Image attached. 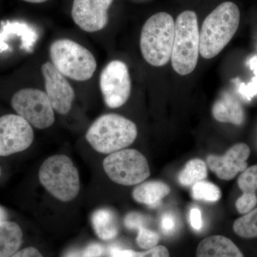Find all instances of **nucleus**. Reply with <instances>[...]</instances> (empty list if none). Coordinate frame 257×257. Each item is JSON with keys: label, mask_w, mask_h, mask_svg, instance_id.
<instances>
[{"label": "nucleus", "mask_w": 257, "mask_h": 257, "mask_svg": "<svg viewBox=\"0 0 257 257\" xmlns=\"http://www.w3.org/2000/svg\"><path fill=\"white\" fill-rule=\"evenodd\" d=\"M240 23V11L231 2L221 3L208 15L199 32V53L203 58H214L234 36Z\"/></svg>", "instance_id": "nucleus-1"}, {"label": "nucleus", "mask_w": 257, "mask_h": 257, "mask_svg": "<svg viewBox=\"0 0 257 257\" xmlns=\"http://www.w3.org/2000/svg\"><path fill=\"white\" fill-rule=\"evenodd\" d=\"M138 135V127L131 120L119 114H106L92 123L85 138L95 151L109 155L130 146Z\"/></svg>", "instance_id": "nucleus-2"}, {"label": "nucleus", "mask_w": 257, "mask_h": 257, "mask_svg": "<svg viewBox=\"0 0 257 257\" xmlns=\"http://www.w3.org/2000/svg\"><path fill=\"white\" fill-rule=\"evenodd\" d=\"M175 35V22L167 13L152 15L144 25L140 49L144 59L154 67H162L172 57Z\"/></svg>", "instance_id": "nucleus-3"}, {"label": "nucleus", "mask_w": 257, "mask_h": 257, "mask_svg": "<svg viewBox=\"0 0 257 257\" xmlns=\"http://www.w3.org/2000/svg\"><path fill=\"white\" fill-rule=\"evenodd\" d=\"M39 179L47 192L61 202L73 200L80 190L78 170L67 155H53L44 161Z\"/></svg>", "instance_id": "nucleus-4"}, {"label": "nucleus", "mask_w": 257, "mask_h": 257, "mask_svg": "<svg viewBox=\"0 0 257 257\" xmlns=\"http://www.w3.org/2000/svg\"><path fill=\"white\" fill-rule=\"evenodd\" d=\"M199 55V30L197 16L187 10L175 21V35L172 49V65L179 75L192 73L197 67Z\"/></svg>", "instance_id": "nucleus-5"}, {"label": "nucleus", "mask_w": 257, "mask_h": 257, "mask_svg": "<svg viewBox=\"0 0 257 257\" xmlns=\"http://www.w3.org/2000/svg\"><path fill=\"white\" fill-rule=\"evenodd\" d=\"M50 55L51 62L61 74L79 82L92 78L97 67L90 51L68 39L52 42Z\"/></svg>", "instance_id": "nucleus-6"}, {"label": "nucleus", "mask_w": 257, "mask_h": 257, "mask_svg": "<svg viewBox=\"0 0 257 257\" xmlns=\"http://www.w3.org/2000/svg\"><path fill=\"white\" fill-rule=\"evenodd\" d=\"M103 169L111 181L124 186L142 183L150 176L146 157L134 149L109 154L103 161Z\"/></svg>", "instance_id": "nucleus-7"}, {"label": "nucleus", "mask_w": 257, "mask_h": 257, "mask_svg": "<svg viewBox=\"0 0 257 257\" xmlns=\"http://www.w3.org/2000/svg\"><path fill=\"white\" fill-rule=\"evenodd\" d=\"M11 104L18 115L34 127L45 130L55 123V110L46 93L40 89L26 88L18 91Z\"/></svg>", "instance_id": "nucleus-8"}, {"label": "nucleus", "mask_w": 257, "mask_h": 257, "mask_svg": "<svg viewBox=\"0 0 257 257\" xmlns=\"http://www.w3.org/2000/svg\"><path fill=\"white\" fill-rule=\"evenodd\" d=\"M99 87L108 107L116 109L124 105L132 90L127 65L122 61H111L101 71Z\"/></svg>", "instance_id": "nucleus-9"}, {"label": "nucleus", "mask_w": 257, "mask_h": 257, "mask_svg": "<svg viewBox=\"0 0 257 257\" xmlns=\"http://www.w3.org/2000/svg\"><path fill=\"white\" fill-rule=\"evenodd\" d=\"M33 141L32 126L21 116L6 114L0 117V156L25 151Z\"/></svg>", "instance_id": "nucleus-10"}, {"label": "nucleus", "mask_w": 257, "mask_h": 257, "mask_svg": "<svg viewBox=\"0 0 257 257\" xmlns=\"http://www.w3.org/2000/svg\"><path fill=\"white\" fill-rule=\"evenodd\" d=\"M41 70L45 79V93L54 110L60 114H68L75 98L73 88L52 62H45Z\"/></svg>", "instance_id": "nucleus-11"}, {"label": "nucleus", "mask_w": 257, "mask_h": 257, "mask_svg": "<svg viewBox=\"0 0 257 257\" xmlns=\"http://www.w3.org/2000/svg\"><path fill=\"white\" fill-rule=\"evenodd\" d=\"M114 0H74L72 18L74 23L87 32L103 30L109 22L108 10Z\"/></svg>", "instance_id": "nucleus-12"}, {"label": "nucleus", "mask_w": 257, "mask_h": 257, "mask_svg": "<svg viewBox=\"0 0 257 257\" xmlns=\"http://www.w3.org/2000/svg\"><path fill=\"white\" fill-rule=\"evenodd\" d=\"M250 149L244 143H238L230 147L222 156L209 155L207 164L209 168L219 179L229 181L247 168L246 160Z\"/></svg>", "instance_id": "nucleus-13"}, {"label": "nucleus", "mask_w": 257, "mask_h": 257, "mask_svg": "<svg viewBox=\"0 0 257 257\" xmlns=\"http://www.w3.org/2000/svg\"><path fill=\"white\" fill-rule=\"evenodd\" d=\"M212 115L219 122L231 123L240 126L245 119L241 101L231 93L224 92L213 104Z\"/></svg>", "instance_id": "nucleus-14"}, {"label": "nucleus", "mask_w": 257, "mask_h": 257, "mask_svg": "<svg viewBox=\"0 0 257 257\" xmlns=\"http://www.w3.org/2000/svg\"><path fill=\"white\" fill-rule=\"evenodd\" d=\"M197 257H244L231 239L214 235L203 239L199 243Z\"/></svg>", "instance_id": "nucleus-15"}, {"label": "nucleus", "mask_w": 257, "mask_h": 257, "mask_svg": "<svg viewBox=\"0 0 257 257\" xmlns=\"http://www.w3.org/2000/svg\"><path fill=\"white\" fill-rule=\"evenodd\" d=\"M170 192V187L165 182L150 181L135 187L133 192V197L136 202L146 204L150 207H157L160 205L162 199Z\"/></svg>", "instance_id": "nucleus-16"}, {"label": "nucleus", "mask_w": 257, "mask_h": 257, "mask_svg": "<svg viewBox=\"0 0 257 257\" xmlns=\"http://www.w3.org/2000/svg\"><path fill=\"white\" fill-rule=\"evenodd\" d=\"M21 39L20 48L31 52L39 39L38 34L28 25L22 23H8L0 30V52H4L5 42L11 37Z\"/></svg>", "instance_id": "nucleus-17"}, {"label": "nucleus", "mask_w": 257, "mask_h": 257, "mask_svg": "<svg viewBox=\"0 0 257 257\" xmlns=\"http://www.w3.org/2000/svg\"><path fill=\"white\" fill-rule=\"evenodd\" d=\"M21 228L13 221H0V257H11L23 243Z\"/></svg>", "instance_id": "nucleus-18"}, {"label": "nucleus", "mask_w": 257, "mask_h": 257, "mask_svg": "<svg viewBox=\"0 0 257 257\" xmlns=\"http://www.w3.org/2000/svg\"><path fill=\"white\" fill-rule=\"evenodd\" d=\"M92 224L99 239L107 241L114 239L118 234L117 219L110 209L103 208L94 211L92 216Z\"/></svg>", "instance_id": "nucleus-19"}, {"label": "nucleus", "mask_w": 257, "mask_h": 257, "mask_svg": "<svg viewBox=\"0 0 257 257\" xmlns=\"http://www.w3.org/2000/svg\"><path fill=\"white\" fill-rule=\"evenodd\" d=\"M207 177V167L205 162L200 159H193L179 172L178 181L181 185L189 187L204 180Z\"/></svg>", "instance_id": "nucleus-20"}, {"label": "nucleus", "mask_w": 257, "mask_h": 257, "mask_svg": "<svg viewBox=\"0 0 257 257\" xmlns=\"http://www.w3.org/2000/svg\"><path fill=\"white\" fill-rule=\"evenodd\" d=\"M233 229L238 236L244 239L257 237V207L236 219Z\"/></svg>", "instance_id": "nucleus-21"}, {"label": "nucleus", "mask_w": 257, "mask_h": 257, "mask_svg": "<svg viewBox=\"0 0 257 257\" xmlns=\"http://www.w3.org/2000/svg\"><path fill=\"white\" fill-rule=\"evenodd\" d=\"M192 195L197 200L215 202L220 199L221 193L215 184L203 180L192 186Z\"/></svg>", "instance_id": "nucleus-22"}, {"label": "nucleus", "mask_w": 257, "mask_h": 257, "mask_svg": "<svg viewBox=\"0 0 257 257\" xmlns=\"http://www.w3.org/2000/svg\"><path fill=\"white\" fill-rule=\"evenodd\" d=\"M111 257H170V251L165 246H156L146 251H135L132 249H111Z\"/></svg>", "instance_id": "nucleus-23"}, {"label": "nucleus", "mask_w": 257, "mask_h": 257, "mask_svg": "<svg viewBox=\"0 0 257 257\" xmlns=\"http://www.w3.org/2000/svg\"><path fill=\"white\" fill-rule=\"evenodd\" d=\"M238 186L243 194H256L257 191V165L247 167L238 179Z\"/></svg>", "instance_id": "nucleus-24"}, {"label": "nucleus", "mask_w": 257, "mask_h": 257, "mask_svg": "<svg viewBox=\"0 0 257 257\" xmlns=\"http://www.w3.org/2000/svg\"><path fill=\"white\" fill-rule=\"evenodd\" d=\"M138 231L137 243L140 247L148 250L157 246L160 241V235L157 232L147 229L145 226L140 228Z\"/></svg>", "instance_id": "nucleus-25"}, {"label": "nucleus", "mask_w": 257, "mask_h": 257, "mask_svg": "<svg viewBox=\"0 0 257 257\" xmlns=\"http://www.w3.org/2000/svg\"><path fill=\"white\" fill-rule=\"evenodd\" d=\"M257 204L256 194H243L236 202V208L239 213L245 214L252 210Z\"/></svg>", "instance_id": "nucleus-26"}, {"label": "nucleus", "mask_w": 257, "mask_h": 257, "mask_svg": "<svg viewBox=\"0 0 257 257\" xmlns=\"http://www.w3.org/2000/svg\"><path fill=\"white\" fill-rule=\"evenodd\" d=\"M147 218L138 212H130L124 218V226L127 229L139 230L145 226Z\"/></svg>", "instance_id": "nucleus-27"}, {"label": "nucleus", "mask_w": 257, "mask_h": 257, "mask_svg": "<svg viewBox=\"0 0 257 257\" xmlns=\"http://www.w3.org/2000/svg\"><path fill=\"white\" fill-rule=\"evenodd\" d=\"M161 229L165 234H171L175 229V221L171 214H165L161 219Z\"/></svg>", "instance_id": "nucleus-28"}, {"label": "nucleus", "mask_w": 257, "mask_h": 257, "mask_svg": "<svg viewBox=\"0 0 257 257\" xmlns=\"http://www.w3.org/2000/svg\"><path fill=\"white\" fill-rule=\"evenodd\" d=\"M189 220L191 225L194 229L199 231L202 227V213L198 208L194 207L191 209L189 214Z\"/></svg>", "instance_id": "nucleus-29"}, {"label": "nucleus", "mask_w": 257, "mask_h": 257, "mask_svg": "<svg viewBox=\"0 0 257 257\" xmlns=\"http://www.w3.org/2000/svg\"><path fill=\"white\" fill-rule=\"evenodd\" d=\"M83 250L87 257H101L104 251V246L98 243H90Z\"/></svg>", "instance_id": "nucleus-30"}, {"label": "nucleus", "mask_w": 257, "mask_h": 257, "mask_svg": "<svg viewBox=\"0 0 257 257\" xmlns=\"http://www.w3.org/2000/svg\"><path fill=\"white\" fill-rule=\"evenodd\" d=\"M11 257H44L40 251L35 247L23 248L20 251H17Z\"/></svg>", "instance_id": "nucleus-31"}, {"label": "nucleus", "mask_w": 257, "mask_h": 257, "mask_svg": "<svg viewBox=\"0 0 257 257\" xmlns=\"http://www.w3.org/2000/svg\"><path fill=\"white\" fill-rule=\"evenodd\" d=\"M65 257H87L84 252V250L74 249L69 251Z\"/></svg>", "instance_id": "nucleus-32"}, {"label": "nucleus", "mask_w": 257, "mask_h": 257, "mask_svg": "<svg viewBox=\"0 0 257 257\" xmlns=\"http://www.w3.org/2000/svg\"><path fill=\"white\" fill-rule=\"evenodd\" d=\"M7 218H8V214H7L6 211L4 208L0 206V221L7 220Z\"/></svg>", "instance_id": "nucleus-33"}, {"label": "nucleus", "mask_w": 257, "mask_h": 257, "mask_svg": "<svg viewBox=\"0 0 257 257\" xmlns=\"http://www.w3.org/2000/svg\"><path fill=\"white\" fill-rule=\"evenodd\" d=\"M23 1L27 2V3H35V4H38V3H45L47 0H23Z\"/></svg>", "instance_id": "nucleus-34"}, {"label": "nucleus", "mask_w": 257, "mask_h": 257, "mask_svg": "<svg viewBox=\"0 0 257 257\" xmlns=\"http://www.w3.org/2000/svg\"><path fill=\"white\" fill-rule=\"evenodd\" d=\"M2 175V169L1 167H0V177H1Z\"/></svg>", "instance_id": "nucleus-35"}]
</instances>
